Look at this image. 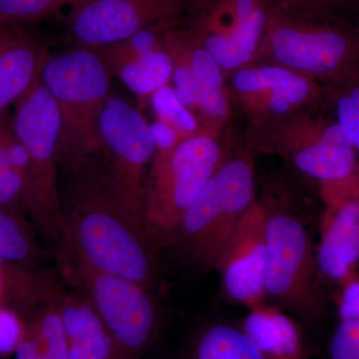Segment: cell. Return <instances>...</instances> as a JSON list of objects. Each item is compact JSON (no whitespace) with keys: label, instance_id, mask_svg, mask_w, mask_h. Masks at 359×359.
Instances as JSON below:
<instances>
[{"label":"cell","instance_id":"1","mask_svg":"<svg viewBox=\"0 0 359 359\" xmlns=\"http://www.w3.org/2000/svg\"><path fill=\"white\" fill-rule=\"evenodd\" d=\"M58 244L92 268L123 276L150 290L159 248L116 186L103 155L65 168Z\"/></svg>","mask_w":359,"mask_h":359},{"label":"cell","instance_id":"2","mask_svg":"<svg viewBox=\"0 0 359 359\" xmlns=\"http://www.w3.org/2000/svg\"><path fill=\"white\" fill-rule=\"evenodd\" d=\"M40 76L62 119L58 166L65 169L83 158L102 154L99 117L112 94L113 75L99 52L76 46L60 55H49Z\"/></svg>","mask_w":359,"mask_h":359},{"label":"cell","instance_id":"3","mask_svg":"<svg viewBox=\"0 0 359 359\" xmlns=\"http://www.w3.org/2000/svg\"><path fill=\"white\" fill-rule=\"evenodd\" d=\"M222 163L218 142L202 133L169 152L155 153L144 185V209L158 248L174 242L186 212Z\"/></svg>","mask_w":359,"mask_h":359},{"label":"cell","instance_id":"4","mask_svg":"<svg viewBox=\"0 0 359 359\" xmlns=\"http://www.w3.org/2000/svg\"><path fill=\"white\" fill-rule=\"evenodd\" d=\"M61 269L92 304L107 328L119 359H138L152 344L157 309L145 287L123 276L92 268L59 245Z\"/></svg>","mask_w":359,"mask_h":359},{"label":"cell","instance_id":"5","mask_svg":"<svg viewBox=\"0 0 359 359\" xmlns=\"http://www.w3.org/2000/svg\"><path fill=\"white\" fill-rule=\"evenodd\" d=\"M252 167L248 160L223 162L186 212L176 238L193 262L215 268L238 224L254 204Z\"/></svg>","mask_w":359,"mask_h":359},{"label":"cell","instance_id":"6","mask_svg":"<svg viewBox=\"0 0 359 359\" xmlns=\"http://www.w3.org/2000/svg\"><path fill=\"white\" fill-rule=\"evenodd\" d=\"M14 107V131L32 164V192L28 214L45 237L58 244L61 230L57 174V150L62 130L60 111L41 76Z\"/></svg>","mask_w":359,"mask_h":359},{"label":"cell","instance_id":"7","mask_svg":"<svg viewBox=\"0 0 359 359\" xmlns=\"http://www.w3.org/2000/svg\"><path fill=\"white\" fill-rule=\"evenodd\" d=\"M261 50L290 70L330 83L359 71V33L339 25L299 20L269 9Z\"/></svg>","mask_w":359,"mask_h":359},{"label":"cell","instance_id":"8","mask_svg":"<svg viewBox=\"0 0 359 359\" xmlns=\"http://www.w3.org/2000/svg\"><path fill=\"white\" fill-rule=\"evenodd\" d=\"M316 268L302 222L289 212L268 211L266 297L304 320H313L320 311L314 287Z\"/></svg>","mask_w":359,"mask_h":359},{"label":"cell","instance_id":"9","mask_svg":"<svg viewBox=\"0 0 359 359\" xmlns=\"http://www.w3.org/2000/svg\"><path fill=\"white\" fill-rule=\"evenodd\" d=\"M98 127L111 176L136 216L145 223L146 169L155 154L149 124L140 111L111 94L101 110Z\"/></svg>","mask_w":359,"mask_h":359},{"label":"cell","instance_id":"10","mask_svg":"<svg viewBox=\"0 0 359 359\" xmlns=\"http://www.w3.org/2000/svg\"><path fill=\"white\" fill-rule=\"evenodd\" d=\"M190 0H89L66 18L68 39L100 48L157 25L175 26Z\"/></svg>","mask_w":359,"mask_h":359},{"label":"cell","instance_id":"11","mask_svg":"<svg viewBox=\"0 0 359 359\" xmlns=\"http://www.w3.org/2000/svg\"><path fill=\"white\" fill-rule=\"evenodd\" d=\"M268 264V211L256 202L229 241L215 268L222 287L233 301L248 309L266 301Z\"/></svg>","mask_w":359,"mask_h":359},{"label":"cell","instance_id":"12","mask_svg":"<svg viewBox=\"0 0 359 359\" xmlns=\"http://www.w3.org/2000/svg\"><path fill=\"white\" fill-rule=\"evenodd\" d=\"M327 202L316 266L330 280L353 278L359 262V205L340 183L325 184Z\"/></svg>","mask_w":359,"mask_h":359},{"label":"cell","instance_id":"13","mask_svg":"<svg viewBox=\"0 0 359 359\" xmlns=\"http://www.w3.org/2000/svg\"><path fill=\"white\" fill-rule=\"evenodd\" d=\"M233 87L248 103L278 115L311 101L318 93L308 77L282 66L242 68L233 77Z\"/></svg>","mask_w":359,"mask_h":359},{"label":"cell","instance_id":"14","mask_svg":"<svg viewBox=\"0 0 359 359\" xmlns=\"http://www.w3.org/2000/svg\"><path fill=\"white\" fill-rule=\"evenodd\" d=\"M238 21L226 33L196 28L195 35L222 70H235L247 65L256 55L268 22L266 0H236Z\"/></svg>","mask_w":359,"mask_h":359},{"label":"cell","instance_id":"15","mask_svg":"<svg viewBox=\"0 0 359 359\" xmlns=\"http://www.w3.org/2000/svg\"><path fill=\"white\" fill-rule=\"evenodd\" d=\"M358 152L339 123H327L304 145L292 149L294 166L325 184L346 181L355 175Z\"/></svg>","mask_w":359,"mask_h":359},{"label":"cell","instance_id":"16","mask_svg":"<svg viewBox=\"0 0 359 359\" xmlns=\"http://www.w3.org/2000/svg\"><path fill=\"white\" fill-rule=\"evenodd\" d=\"M56 299L67 337L69 359H119L107 328L84 295L57 290Z\"/></svg>","mask_w":359,"mask_h":359},{"label":"cell","instance_id":"17","mask_svg":"<svg viewBox=\"0 0 359 359\" xmlns=\"http://www.w3.org/2000/svg\"><path fill=\"white\" fill-rule=\"evenodd\" d=\"M48 56L47 45L25 29L0 50V113L32 88Z\"/></svg>","mask_w":359,"mask_h":359},{"label":"cell","instance_id":"18","mask_svg":"<svg viewBox=\"0 0 359 359\" xmlns=\"http://www.w3.org/2000/svg\"><path fill=\"white\" fill-rule=\"evenodd\" d=\"M242 330L266 359H309L299 325L266 302L249 309Z\"/></svg>","mask_w":359,"mask_h":359},{"label":"cell","instance_id":"19","mask_svg":"<svg viewBox=\"0 0 359 359\" xmlns=\"http://www.w3.org/2000/svg\"><path fill=\"white\" fill-rule=\"evenodd\" d=\"M55 290L48 275L35 266L0 257V306H11L25 316L41 306Z\"/></svg>","mask_w":359,"mask_h":359},{"label":"cell","instance_id":"20","mask_svg":"<svg viewBox=\"0 0 359 359\" xmlns=\"http://www.w3.org/2000/svg\"><path fill=\"white\" fill-rule=\"evenodd\" d=\"M186 36L197 91L198 109L205 119H223L228 110L223 90V70L201 44L195 33L186 32Z\"/></svg>","mask_w":359,"mask_h":359},{"label":"cell","instance_id":"21","mask_svg":"<svg viewBox=\"0 0 359 359\" xmlns=\"http://www.w3.org/2000/svg\"><path fill=\"white\" fill-rule=\"evenodd\" d=\"M169 33V32H168ZM173 73V59L166 46L142 54L112 71L140 100L168 85Z\"/></svg>","mask_w":359,"mask_h":359},{"label":"cell","instance_id":"22","mask_svg":"<svg viewBox=\"0 0 359 359\" xmlns=\"http://www.w3.org/2000/svg\"><path fill=\"white\" fill-rule=\"evenodd\" d=\"M194 359H266L241 328L216 325L201 335Z\"/></svg>","mask_w":359,"mask_h":359},{"label":"cell","instance_id":"23","mask_svg":"<svg viewBox=\"0 0 359 359\" xmlns=\"http://www.w3.org/2000/svg\"><path fill=\"white\" fill-rule=\"evenodd\" d=\"M0 257L35 268L44 259L25 218L0 212Z\"/></svg>","mask_w":359,"mask_h":359},{"label":"cell","instance_id":"24","mask_svg":"<svg viewBox=\"0 0 359 359\" xmlns=\"http://www.w3.org/2000/svg\"><path fill=\"white\" fill-rule=\"evenodd\" d=\"M56 292L57 289L32 316L39 328L45 359H69V347Z\"/></svg>","mask_w":359,"mask_h":359},{"label":"cell","instance_id":"25","mask_svg":"<svg viewBox=\"0 0 359 359\" xmlns=\"http://www.w3.org/2000/svg\"><path fill=\"white\" fill-rule=\"evenodd\" d=\"M330 84L337 123L359 154V71Z\"/></svg>","mask_w":359,"mask_h":359},{"label":"cell","instance_id":"26","mask_svg":"<svg viewBox=\"0 0 359 359\" xmlns=\"http://www.w3.org/2000/svg\"><path fill=\"white\" fill-rule=\"evenodd\" d=\"M150 101L157 119L173 127L182 141L201 134L197 118L181 103L174 87H161L152 94Z\"/></svg>","mask_w":359,"mask_h":359},{"label":"cell","instance_id":"27","mask_svg":"<svg viewBox=\"0 0 359 359\" xmlns=\"http://www.w3.org/2000/svg\"><path fill=\"white\" fill-rule=\"evenodd\" d=\"M89 0H0V23L18 25L40 20L60 13L63 7L73 8Z\"/></svg>","mask_w":359,"mask_h":359},{"label":"cell","instance_id":"28","mask_svg":"<svg viewBox=\"0 0 359 359\" xmlns=\"http://www.w3.org/2000/svg\"><path fill=\"white\" fill-rule=\"evenodd\" d=\"M0 212L20 218L28 212L25 181L7 162L4 152L0 157Z\"/></svg>","mask_w":359,"mask_h":359},{"label":"cell","instance_id":"29","mask_svg":"<svg viewBox=\"0 0 359 359\" xmlns=\"http://www.w3.org/2000/svg\"><path fill=\"white\" fill-rule=\"evenodd\" d=\"M328 359H359V318L339 321L328 346Z\"/></svg>","mask_w":359,"mask_h":359},{"label":"cell","instance_id":"30","mask_svg":"<svg viewBox=\"0 0 359 359\" xmlns=\"http://www.w3.org/2000/svg\"><path fill=\"white\" fill-rule=\"evenodd\" d=\"M25 332V316L11 306H0V356L15 353Z\"/></svg>","mask_w":359,"mask_h":359},{"label":"cell","instance_id":"31","mask_svg":"<svg viewBox=\"0 0 359 359\" xmlns=\"http://www.w3.org/2000/svg\"><path fill=\"white\" fill-rule=\"evenodd\" d=\"M339 302L340 320L359 318V278L355 276L341 283Z\"/></svg>","mask_w":359,"mask_h":359},{"label":"cell","instance_id":"32","mask_svg":"<svg viewBox=\"0 0 359 359\" xmlns=\"http://www.w3.org/2000/svg\"><path fill=\"white\" fill-rule=\"evenodd\" d=\"M149 128L154 141L155 153L169 152L182 142L178 132L167 123L157 120L149 124Z\"/></svg>","mask_w":359,"mask_h":359},{"label":"cell","instance_id":"33","mask_svg":"<svg viewBox=\"0 0 359 359\" xmlns=\"http://www.w3.org/2000/svg\"><path fill=\"white\" fill-rule=\"evenodd\" d=\"M268 2L278 1L297 9H306L309 13H323L337 6L339 0H266Z\"/></svg>","mask_w":359,"mask_h":359},{"label":"cell","instance_id":"34","mask_svg":"<svg viewBox=\"0 0 359 359\" xmlns=\"http://www.w3.org/2000/svg\"><path fill=\"white\" fill-rule=\"evenodd\" d=\"M22 28L18 25H2L0 23V50L14 37L18 36Z\"/></svg>","mask_w":359,"mask_h":359},{"label":"cell","instance_id":"35","mask_svg":"<svg viewBox=\"0 0 359 359\" xmlns=\"http://www.w3.org/2000/svg\"><path fill=\"white\" fill-rule=\"evenodd\" d=\"M344 189L359 205V178L354 175L351 178L344 182Z\"/></svg>","mask_w":359,"mask_h":359},{"label":"cell","instance_id":"36","mask_svg":"<svg viewBox=\"0 0 359 359\" xmlns=\"http://www.w3.org/2000/svg\"><path fill=\"white\" fill-rule=\"evenodd\" d=\"M358 33H359V30H358Z\"/></svg>","mask_w":359,"mask_h":359}]
</instances>
